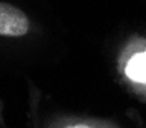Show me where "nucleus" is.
Segmentation results:
<instances>
[{
    "instance_id": "f257e3e1",
    "label": "nucleus",
    "mask_w": 146,
    "mask_h": 128,
    "mask_svg": "<svg viewBox=\"0 0 146 128\" xmlns=\"http://www.w3.org/2000/svg\"><path fill=\"white\" fill-rule=\"evenodd\" d=\"M31 21L20 8L0 2V35L23 37L29 32Z\"/></svg>"
},
{
    "instance_id": "7ed1b4c3",
    "label": "nucleus",
    "mask_w": 146,
    "mask_h": 128,
    "mask_svg": "<svg viewBox=\"0 0 146 128\" xmlns=\"http://www.w3.org/2000/svg\"><path fill=\"white\" fill-rule=\"evenodd\" d=\"M67 128H91L88 125H73V127H67Z\"/></svg>"
},
{
    "instance_id": "f03ea898",
    "label": "nucleus",
    "mask_w": 146,
    "mask_h": 128,
    "mask_svg": "<svg viewBox=\"0 0 146 128\" xmlns=\"http://www.w3.org/2000/svg\"><path fill=\"white\" fill-rule=\"evenodd\" d=\"M126 76L135 82H146V50L137 52L129 58L125 67Z\"/></svg>"
}]
</instances>
